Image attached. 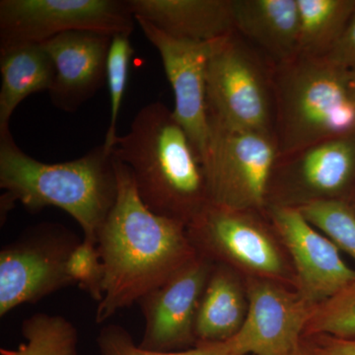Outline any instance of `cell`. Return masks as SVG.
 I'll use <instances>...</instances> for the list:
<instances>
[{"instance_id": "6da1fadb", "label": "cell", "mask_w": 355, "mask_h": 355, "mask_svg": "<svg viewBox=\"0 0 355 355\" xmlns=\"http://www.w3.org/2000/svg\"><path fill=\"white\" fill-rule=\"evenodd\" d=\"M114 160L118 197L97 239L104 266L103 298L96 309L97 324L139 302L197 254L186 224L147 209L130 169Z\"/></svg>"}, {"instance_id": "7a4b0ae2", "label": "cell", "mask_w": 355, "mask_h": 355, "mask_svg": "<svg viewBox=\"0 0 355 355\" xmlns=\"http://www.w3.org/2000/svg\"><path fill=\"white\" fill-rule=\"evenodd\" d=\"M112 153L132 175L140 200L157 216L189 225L209 205L205 170L172 110L162 102L142 107Z\"/></svg>"}, {"instance_id": "3957f363", "label": "cell", "mask_w": 355, "mask_h": 355, "mask_svg": "<svg viewBox=\"0 0 355 355\" xmlns=\"http://www.w3.org/2000/svg\"><path fill=\"white\" fill-rule=\"evenodd\" d=\"M0 188L28 211L64 210L83 229V239L97 245L118 197V177L104 142L83 157L51 164L25 153L7 128L0 130Z\"/></svg>"}, {"instance_id": "277c9868", "label": "cell", "mask_w": 355, "mask_h": 355, "mask_svg": "<svg viewBox=\"0 0 355 355\" xmlns=\"http://www.w3.org/2000/svg\"><path fill=\"white\" fill-rule=\"evenodd\" d=\"M279 158L355 133L354 70L297 57L272 67Z\"/></svg>"}, {"instance_id": "5b68a950", "label": "cell", "mask_w": 355, "mask_h": 355, "mask_svg": "<svg viewBox=\"0 0 355 355\" xmlns=\"http://www.w3.org/2000/svg\"><path fill=\"white\" fill-rule=\"evenodd\" d=\"M207 100L210 123L228 130L275 133L272 69H265L236 32L212 42Z\"/></svg>"}, {"instance_id": "8992f818", "label": "cell", "mask_w": 355, "mask_h": 355, "mask_svg": "<svg viewBox=\"0 0 355 355\" xmlns=\"http://www.w3.org/2000/svg\"><path fill=\"white\" fill-rule=\"evenodd\" d=\"M210 128L203 163L210 203L239 212L263 207L279 159L275 133Z\"/></svg>"}, {"instance_id": "52a82bcc", "label": "cell", "mask_w": 355, "mask_h": 355, "mask_svg": "<svg viewBox=\"0 0 355 355\" xmlns=\"http://www.w3.org/2000/svg\"><path fill=\"white\" fill-rule=\"evenodd\" d=\"M135 21L128 0H1L0 51L72 31L132 34Z\"/></svg>"}, {"instance_id": "ba28073f", "label": "cell", "mask_w": 355, "mask_h": 355, "mask_svg": "<svg viewBox=\"0 0 355 355\" xmlns=\"http://www.w3.org/2000/svg\"><path fill=\"white\" fill-rule=\"evenodd\" d=\"M80 239L62 224L28 228L0 251V317L73 286L67 261Z\"/></svg>"}, {"instance_id": "9c48e42d", "label": "cell", "mask_w": 355, "mask_h": 355, "mask_svg": "<svg viewBox=\"0 0 355 355\" xmlns=\"http://www.w3.org/2000/svg\"><path fill=\"white\" fill-rule=\"evenodd\" d=\"M211 270L209 260L197 254L140 299L146 324L141 349L173 352L197 347L196 316Z\"/></svg>"}, {"instance_id": "30bf717a", "label": "cell", "mask_w": 355, "mask_h": 355, "mask_svg": "<svg viewBox=\"0 0 355 355\" xmlns=\"http://www.w3.org/2000/svg\"><path fill=\"white\" fill-rule=\"evenodd\" d=\"M135 21L160 55L174 93L173 116L188 135L203 166L211 132L207 110V69L212 42L176 38L146 20L135 18Z\"/></svg>"}, {"instance_id": "8fae6325", "label": "cell", "mask_w": 355, "mask_h": 355, "mask_svg": "<svg viewBox=\"0 0 355 355\" xmlns=\"http://www.w3.org/2000/svg\"><path fill=\"white\" fill-rule=\"evenodd\" d=\"M300 293L266 280L252 279L241 329L225 340L233 355H289L304 334L315 308Z\"/></svg>"}, {"instance_id": "7c38bea8", "label": "cell", "mask_w": 355, "mask_h": 355, "mask_svg": "<svg viewBox=\"0 0 355 355\" xmlns=\"http://www.w3.org/2000/svg\"><path fill=\"white\" fill-rule=\"evenodd\" d=\"M272 219L295 265L298 292L307 302L320 305L355 282V270L343 261L338 247L297 207L275 205Z\"/></svg>"}, {"instance_id": "4fadbf2b", "label": "cell", "mask_w": 355, "mask_h": 355, "mask_svg": "<svg viewBox=\"0 0 355 355\" xmlns=\"http://www.w3.org/2000/svg\"><path fill=\"white\" fill-rule=\"evenodd\" d=\"M112 38L103 33L72 31L41 44L55 65L49 94L55 108L76 112L105 85Z\"/></svg>"}, {"instance_id": "5bb4252c", "label": "cell", "mask_w": 355, "mask_h": 355, "mask_svg": "<svg viewBox=\"0 0 355 355\" xmlns=\"http://www.w3.org/2000/svg\"><path fill=\"white\" fill-rule=\"evenodd\" d=\"M191 244L197 242L207 254L221 256L263 275H279L282 261L272 239L256 224L233 211L209 203L189 224Z\"/></svg>"}, {"instance_id": "9a60e30c", "label": "cell", "mask_w": 355, "mask_h": 355, "mask_svg": "<svg viewBox=\"0 0 355 355\" xmlns=\"http://www.w3.org/2000/svg\"><path fill=\"white\" fill-rule=\"evenodd\" d=\"M135 18L176 38L214 42L235 32L232 0H128Z\"/></svg>"}, {"instance_id": "2e32d148", "label": "cell", "mask_w": 355, "mask_h": 355, "mask_svg": "<svg viewBox=\"0 0 355 355\" xmlns=\"http://www.w3.org/2000/svg\"><path fill=\"white\" fill-rule=\"evenodd\" d=\"M235 32L258 46L275 65L298 57L297 0H232Z\"/></svg>"}, {"instance_id": "e0dca14e", "label": "cell", "mask_w": 355, "mask_h": 355, "mask_svg": "<svg viewBox=\"0 0 355 355\" xmlns=\"http://www.w3.org/2000/svg\"><path fill=\"white\" fill-rule=\"evenodd\" d=\"M288 157L294 158L299 183L311 193L308 202L335 200L355 178V133L324 140Z\"/></svg>"}, {"instance_id": "ac0fdd59", "label": "cell", "mask_w": 355, "mask_h": 355, "mask_svg": "<svg viewBox=\"0 0 355 355\" xmlns=\"http://www.w3.org/2000/svg\"><path fill=\"white\" fill-rule=\"evenodd\" d=\"M0 130L9 128L11 116L23 100L51 90L55 65L42 44H28L0 51Z\"/></svg>"}, {"instance_id": "d6986e66", "label": "cell", "mask_w": 355, "mask_h": 355, "mask_svg": "<svg viewBox=\"0 0 355 355\" xmlns=\"http://www.w3.org/2000/svg\"><path fill=\"white\" fill-rule=\"evenodd\" d=\"M247 311L234 275L223 266L212 268L196 316L197 345L225 342L234 336L246 319Z\"/></svg>"}, {"instance_id": "ffe728a7", "label": "cell", "mask_w": 355, "mask_h": 355, "mask_svg": "<svg viewBox=\"0 0 355 355\" xmlns=\"http://www.w3.org/2000/svg\"><path fill=\"white\" fill-rule=\"evenodd\" d=\"M298 57L323 58L338 43L355 8V0H297Z\"/></svg>"}, {"instance_id": "44dd1931", "label": "cell", "mask_w": 355, "mask_h": 355, "mask_svg": "<svg viewBox=\"0 0 355 355\" xmlns=\"http://www.w3.org/2000/svg\"><path fill=\"white\" fill-rule=\"evenodd\" d=\"M26 340L17 349H0L1 355H79L78 331L69 320L58 315L36 313L23 321Z\"/></svg>"}, {"instance_id": "7402d4cb", "label": "cell", "mask_w": 355, "mask_h": 355, "mask_svg": "<svg viewBox=\"0 0 355 355\" xmlns=\"http://www.w3.org/2000/svg\"><path fill=\"white\" fill-rule=\"evenodd\" d=\"M303 216L355 261V212L347 203L314 200L297 205Z\"/></svg>"}, {"instance_id": "603a6c76", "label": "cell", "mask_w": 355, "mask_h": 355, "mask_svg": "<svg viewBox=\"0 0 355 355\" xmlns=\"http://www.w3.org/2000/svg\"><path fill=\"white\" fill-rule=\"evenodd\" d=\"M355 336V282L315 308L303 336Z\"/></svg>"}, {"instance_id": "cb8c5ba5", "label": "cell", "mask_w": 355, "mask_h": 355, "mask_svg": "<svg viewBox=\"0 0 355 355\" xmlns=\"http://www.w3.org/2000/svg\"><path fill=\"white\" fill-rule=\"evenodd\" d=\"M130 35L128 33L114 35L110 46L106 83L108 84L111 102V119L104 141L110 150L113 148L114 140L119 135L116 133V121L128 85V71L133 53Z\"/></svg>"}, {"instance_id": "d4e9b609", "label": "cell", "mask_w": 355, "mask_h": 355, "mask_svg": "<svg viewBox=\"0 0 355 355\" xmlns=\"http://www.w3.org/2000/svg\"><path fill=\"white\" fill-rule=\"evenodd\" d=\"M96 340L100 355H233L223 342L200 343L182 352H150L137 345L125 328L114 324L104 327Z\"/></svg>"}, {"instance_id": "484cf974", "label": "cell", "mask_w": 355, "mask_h": 355, "mask_svg": "<svg viewBox=\"0 0 355 355\" xmlns=\"http://www.w3.org/2000/svg\"><path fill=\"white\" fill-rule=\"evenodd\" d=\"M67 270L73 284L97 303L102 300L104 266L97 245L83 239L70 254Z\"/></svg>"}, {"instance_id": "4316f807", "label": "cell", "mask_w": 355, "mask_h": 355, "mask_svg": "<svg viewBox=\"0 0 355 355\" xmlns=\"http://www.w3.org/2000/svg\"><path fill=\"white\" fill-rule=\"evenodd\" d=\"M323 58L343 69L355 70V8L338 43Z\"/></svg>"}, {"instance_id": "83f0119b", "label": "cell", "mask_w": 355, "mask_h": 355, "mask_svg": "<svg viewBox=\"0 0 355 355\" xmlns=\"http://www.w3.org/2000/svg\"><path fill=\"white\" fill-rule=\"evenodd\" d=\"M304 338H307L323 355H355V336L336 338L319 335Z\"/></svg>"}, {"instance_id": "f1b7e54d", "label": "cell", "mask_w": 355, "mask_h": 355, "mask_svg": "<svg viewBox=\"0 0 355 355\" xmlns=\"http://www.w3.org/2000/svg\"><path fill=\"white\" fill-rule=\"evenodd\" d=\"M289 355H323L316 349L314 345L308 340L307 338L302 336L300 342L296 345L295 349Z\"/></svg>"}, {"instance_id": "f546056e", "label": "cell", "mask_w": 355, "mask_h": 355, "mask_svg": "<svg viewBox=\"0 0 355 355\" xmlns=\"http://www.w3.org/2000/svg\"><path fill=\"white\" fill-rule=\"evenodd\" d=\"M354 84H355V70H354Z\"/></svg>"}]
</instances>
